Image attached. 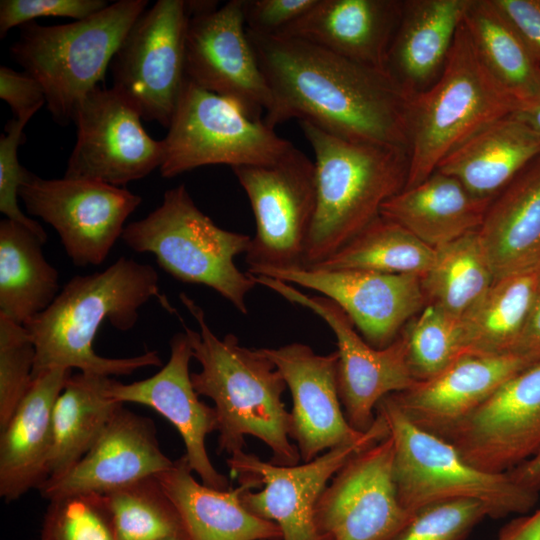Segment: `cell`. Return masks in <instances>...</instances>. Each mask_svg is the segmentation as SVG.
Returning a JSON list of instances; mask_svg holds the SVG:
<instances>
[{"instance_id": "1", "label": "cell", "mask_w": 540, "mask_h": 540, "mask_svg": "<svg viewBox=\"0 0 540 540\" xmlns=\"http://www.w3.org/2000/svg\"><path fill=\"white\" fill-rule=\"evenodd\" d=\"M247 34L272 94L268 126L297 119L346 140L407 151L411 96L385 70L303 40Z\"/></svg>"}, {"instance_id": "2", "label": "cell", "mask_w": 540, "mask_h": 540, "mask_svg": "<svg viewBox=\"0 0 540 540\" xmlns=\"http://www.w3.org/2000/svg\"><path fill=\"white\" fill-rule=\"evenodd\" d=\"M158 281L153 266L126 257L103 271L72 277L51 305L24 325L35 347L32 378L53 368L110 377L161 366L156 350L107 358L93 348L105 320L120 331L130 330L138 320V310L151 298H158L166 310L175 313L160 293Z\"/></svg>"}, {"instance_id": "3", "label": "cell", "mask_w": 540, "mask_h": 540, "mask_svg": "<svg viewBox=\"0 0 540 540\" xmlns=\"http://www.w3.org/2000/svg\"><path fill=\"white\" fill-rule=\"evenodd\" d=\"M179 298L199 326L196 331L183 323L193 358L201 366L191 373L193 387L214 402L217 452L230 456L244 450L245 436H253L271 449L273 464H299L298 448L290 440L291 415L282 401L287 385L274 363L262 348L242 346L232 333L217 337L203 309L185 293Z\"/></svg>"}, {"instance_id": "4", "label": "cell", "mask_w": 540, "mask_h": 540, "mask_svg": "<svg viewBox=\"0 0 540 540\" xmlns=\"http://www.w3.org/2000/svg\"><path fill=\"white\" fill-rule=\"evenodd\" d=\"M300 127L312 147L316 209L307 240L305 267L326 260L379 215L382 205L404 189L405 150L355 142L305 121Z\"/></svg>"}, {"instance_id": "5", "label": "cell", "mask_w": 540, "mask_h": 540, "mask_svg": "<svg viewBox=\"0 0 540 540\" xmlns=\"http://www.w3.org/2000/svg\"><path fill=\"white\" fill-rule=\"evenodd\" d=\"M518 110V102L480 59L462 22L438 79L410 97L404 188L426 180L452 150L481 128Z\"/></svg>"}, {"instance_id": "6", "label": "cell", "mask_w": 540, "mask_h": 540, "mask_svg": "<svg viewBox=\"0 0 540 540\" xmlns=\"http://www.w3.org/2000/svg\"><path fill=\"white\" fill-rule=\"evenodd\" d=\"M147 5V0H119L68 24L31 21L21 26L10 55L42 85L47 108L59 125L73 121L80 101L104 80L113 56Z\"/></svg>"}, {"instance_id": "7", "label": "cell", "mask_w": 540, "mask_h": 540, "mask_svg": "<svg viewBox=\"0 0 540 540\" xmlns=\"http://www.w3.org/2000/svg\"><path fill=\"white\" fill-rule=\"evenodd\" d=\"M394 444L393 476L402 506L414 514L427 506L461 499L483 503L489 517L534 509L539 493L517 483L508 472L483 471L448 440L413 424L390 395L376 406Z\"/></svg>"}, {"instance_id": "8", "label": "cell", "mask_w": 540, "mask_h": 540, "mask_svg": "<svg viewBox=\"0 0 540 540\" xmlns=\"http://www.w3.org/2000/svg\"><path fill=\"white\" fill-rule=\"evenodd\" d=\"M251 238L217 226L181 184L164 193L162 203L141 220L125 226L121 239L133 251L151 253L175 279L215 290L247 314V295L257 285L235 265Z\"/></svg>"}, {"instance_id": "9", "label": "cell", "mask_w": 540, "mask_h": 540, "mask_svg": "<svg viewBox=\"0 0 540 540\" xmlns=\"http://www.w3.org/2000/svg\"><path fill=\"white\" fill-rule=\"evenodd\" d=\"M162 143L164 178L207 165L269 164L293 146L237 103L187 79Z\"/></svg>"}, {"instance_id": "10", "label": "cell", "mask_w": 540, "mask_h": 540, "mask_svg": "<svg viewBox=\"0 0 540 540\" xmlns=\"http://www.w3.org/2000/svg\"><path fill=\"white\" fill-rule=\"evenodd\" d=\"M231 169L256 222L245 254L248 273L304 268L316 209L314 161L293 145L273 163Z\"/></svg>"}, {"instance_id": "11", "label": "cell", "mask_w": 540, "mask_h": 540, "mask_svg": "<svg viewBox=\"0 0 540 540\" xmlns=\"http://www.w3.org/2000/svg\"><path fill=\"white\" fill-rule=\"evenodd\" d=\"M187 1L158 0L132 25L112 58L113 85L146 121L169 127L186 79Z\"/></svg>"}, {"instance_id": "12", "label": "cell", "mask_w": 540, "mask_h": 540, "mask_svg": "<svg viewBox=\"0 0 540 540\" xmlns=\"http://www.w3.org/2000/svg\"><path fill=\"white\" fill-rule=\"evenodd\" d=\"M388 435L385 419L376 413L373 425L360 438L309 462L276 465L244 450L233 453L226 462L239 482L263 486L258 492L246 489L241 495L242 503L252 514L277 524L282 540H328L319 531L315 517L322 492L349 458Z\"/></svg>"}, {"instance_id": "13", "label": "cell", "mask_w": 540, "mask_h": 540, "mask_svg": "<svg viewBox=\"0 0 540 540\" xmlns=\"http://www.w3.org/2000/svg\"><path fill=\"white\" fill-rule=\"evenodd\" d=\"M185 76L197 86L232 100L263 120L273 99L249 40L244 0L187 1Z\"/></svg>"}, {"instance_id": "14", "label": "cell", "mask_w": 540, "mask_h": 540, "mask_svg": "<svg viewBox=\"0 0 540 540\" xmlns=\"http://www.w3.org/2000/svg\"><path fill=\"white\" fill-rule=\"evenodd\" d=\"M253 278L257 285L311 310L328 324L338 348L340 401L347 421L356 431L365 432L373 425L376 406L384 397L405 391L417 382L408 364L401 333L387 347L375 348L357 332L351 319L333 300L322 295L308 296L275 278L262 275Z\"/></svg>"}, {"instance_id": "15", "label": "cell", "mask_w": 540, "mask_h": 540, "mask_svg": "<svg viewBox=\"0 0 540 540\" xmlns=\"http://www.w3.org/2000/svg\"><path fill=\"white\" fill-rule=\"evenodd\" d=\"M19 198L29 214L56 230L77 266L103 263L142 202L139 195L105 182L43 179L33 173L21 185Z\"/></svg>"}, {"instance_id": "16", "label": "cell", "mask_w": 540, "mask_h": 540, "mask_svg": "<svg viewBox=\"0 0 540 540\" xmlns=\"http://www.w3.org/2000/svg\"><path fill=\"white\" fill-rule=\"evenodd\" d=\"M139 112L115 89L96 87L73 115L77 140L64 177L124 186L160 168L162 140L149 136Z\"/></svg>"}, {"instance_id": "17", "label": "cell", "mask_w": 540, "mask_h": 540, "mask_svg": "<svg viewBox=\"0 0 540 540\" xmlns=\"http://www.w3.org/2000/svg\"><path fill=\"white\" fill-rule=\"evenodd\" d=\"M393 460L388 435L337 471L315 512L317 527L328 540H393L405 528L414 514L399 501Z\"/></svg>"}, {"instance_id": "18", "label": "cell", "mask_w": 540, "mask_h": 540, "mask_svg": "<svg viewBox=\"0 0 540 540\" xmlns=\"http://www.w3.org/2000/svg\"><path fill=\"white\" fill-rule=\"evenodd\" d=\"M444 439L491 473L534 457L540 451V360L509 378Z\"/></svg>"}, {"instance_id": "19", "label": "cell", "mask_w": 540, "mask_h": 540, "mask_svg": "<svg viewBox=\"0 0 540 540\" xmlns=\"http://www.w3.org/2000/svg\"><path fill=\"white\" fill-rule=\"evenodd\" d=\"M256 275L311 289L333 300L365 341L378 349L390 345L426 305L421 277L413 274L299 268Z\"/></svg>"}, {"instance_id": "20", "label": "cell", "mask_w": 540, "mask_h": 540, "mask_svg": "<svg viewBox=\"0 0 540 540\" xmlns=\"http://www.w3.org/2000/svg\"><path fill=\"white\" fill-rule=\"evenodd\" d=\"M283 376L292 396L290 438L302 462L360 438L347 421L338 390V353L317 354L303 343L262 348Z\"/></svg>"}, {"instance_id": "21", "label": "cell", "mask_w": 540, "mask_h": 540, "mask_svg": "<svg viewBox=\"0 0 540 540\" xmlns=\"http://www.w3.org/2000/svg\"><path fill=\"white\" fill-rule=\"evenodd\" d=\"M192 349L186 333H176L170 340L168 362L153 376L129 384L112 378L108 395L120 403L146 405L165 417L179 432L185 457L202 483L218 490L229 489L228 478L213 466L206 449L207 436L217 431L214 407L201 400L195 391L190 361Z\"/></svg>"}, {"instance_id": "22", "label": "cell", "mask_w": 540, "mask_h": 540, "mask_svg": "<svg viewBox=\"0 0 540 540\" xmlns=\"http://www.w3.org/2000/svg\"><path fill=\"white\" fill-rule=\"evenodd\" d=\"M172 464L160 449L154 422L122 406L82 459L64 475L48 479L39 491L49 501L75 494H107Z\"/></svg>"}, {"instance_id": "23", "label": "cell", "mask_w": 540, "mask_h": 540, "mask_svg": "<svg viewBox=\"0 0 540 540\" xmlns=\"http://www.w3.org/2000/svg\"><path fill=\"white\" fill-rule=\"evenodd\" d=\"M534 362L516 353H463L436 376L390 396L413 424L446 438L509 378Z\"/></svg>"}, {"instance_id": "24", "label": "cell", "mask_w": 540, "mask_h": 540, "mask_svg": "<svg viewBox=\"0 0 540 540\" xmlns=\"http://www.w3.org/2000/svg\"><path fill=\"white\" fill-rule=\"evenodd\" d=\"M402 2L317 0L276 35L303 40L354 62L385 70Z\"/></svg>"}, {"instance_id": "25", "label": "cell", "mask_w": 540, "mask_h": 540, "mask_svg": "<svg viewBox=\"0 0 540 540\" xmlns=\"http://www.w3.org/2000/svg\"><path fill=\"white\" fill-rule=\"evenodd\" d=\"M72 370L53 368L32 378L28 392L0 435V496L19 499L48 480L52 411Z\"/></svg>"}, {"instance_id": "26", "label": "cell", "mask_w": 540, "mask_h": 540, "mask_svg": "<svg viewBox=\"0 0 540 540\" xmlns=\"http://www.w3.org/2000/svg\"><path fill=\"white\" fill-rule=\"evenodd\" d=\"M192 472L182 455L156 475L190 540H282L277 524L252 514L242 503L246 489L258 488L254 482L218 490L196 481Z\"/></svg>"}, {"instance_id": "27", "label": "cell", "mask_w": 540, "mask_h": 540, "mask_svg": "<svg viewBox=\"0 0 540 540\" xmlns=\"http://www.w3.org/2000/svg\"><path fill=\"white\" fill-rule=\"evenodd\" d=\"M477 234L495 281L540 269V155L492 199Z\"/></svg>"}, {"instance_id": "28", "label": "cell", "mask_w": 540, "mask_h": 540, "mask_svg": "<svg viewBox=\"0 0 540 540\" xmlns=\"http://www.w3.org/2000/svg\"><path fill=\"white\" fill-rule=\"evenodd\" d=\"M467 0H407L388 50L385 70L410 95L440 76Z\"/></svg>"}, {"instance_id": "29", "label": "cell", "mask_w": 540, "mask_h": 540, "mask_svg": "<svg viewBox=\"0 0 540 540\" xmlns=\"http://www.w3.org/2000/svg\"><path fill=\"white\" fill-rule=\"evenodd\" d=\"M539 155L540 134L516 111L481 128L436 171L456 178L475 197L492 200Z\"/></svg>"}, {"instance_id": "30", "label": "cell", "mask_w": 540, "mask_h": 540, "mask_svg": "<svg viewBox=\"0 0 540 540\" xmlns=\"http://www.w3.org/2000/svg\"><path fill=\"white\" fill-rule=\"evenodd\" d=\"M491 201L475 197L456 178L435 171L388 199L380 215L436 249L478 230Z\"/></svg>"}, {"instance_id": "31", "label": "cell", "mask_w": 540, "mask_h": 540, "mask_svg": "<svg viewBox=\"0 0 540 540\" xmlns=\"http://www.w3.org/2000/svg\"><path fill=\"white\" fill-rule=\"evenodd\" d=\"M111 380L84 372L68 378L52 411L48 479L58 478L76 465L123 406L107 393Z\"/></svg>"}, {"instance_id": "32", "label": "cell", "mask_w": 540, "mask_h": 540, "mask_svg": "<svg viewBox=\"0 0 540 540\" xmlns=\"http://www.w3.org/2000/svg\"><path fill=\"white\" fill-rule=\"evenodd\" d=\"M44 244L24 225L0 221V314L23 326L60 292L59 274L45 258Z\"/></svg>"}, {"instance_id": "33", "label": "cell", "mask_w": 540, "mask_h": 540, "mask_svg": "<svg viewBox=\"0 0 540 540\" xmlns=\"http://www.w3.org/2000/svg\"><path fill=\"white\" fill-rule=\"evenodd\" d=\"M463 25L484 65L519 109L534 102L540 96V65L495 0H467Z\"/></svg>"}, {"instance_id": "34", "label": "cell", "mask_w": 540, "mask_h": 540, "mask_svg": "<svg viewBox=\"0 0 540 540\" xmlns=\"http://www.w3.org/2000/svg\"><path fill=\"white\" fill-rule=\"evenodd\" d=\"M539 292L540 269L496 280L461 318L465 353H513Z\"/></svg>"}, {"instance_id": "35", "label": "cell", "mask_w": 540, "mask_h": 540, "mask_svg": "<svg viewBox=\"0 0 540 540\" xmlns=\"http://www.w3.org/2000/svg\"><path fill=\"white\" fill-rule=\"evenodd\" d=\"M421 282L426 304L461 319L495 282L477 230L436 248Z\"/></svg>"}, {"instance_id": "36", "label": "cell", "mask_w": 540, "mask_h": 540, "mask_svg": "<svg viewBox=\"0 0 540 540\" xmlns=\"http://www.w3.org/2000/svg\"><path fill=\"white\" fill-rule=\"evenodd\" d=\"M434 258V248L399 224L379 215L335 254L310 268L370 270L423 277Z\"/></svg>"}, {"instance_id": "37", "label": "cell", "mask_w": 540, "mask_h": 540, "mask_svg": "<svg viewBox=\"0 0 540 540\" xmlns=\"http://www.w3.org/2000/svg\"><path fill=\"white\" fill-rule=\"evenodd\" d=\"M103 495L119 540H161L185 532L156 475Z\"/></svg>"}, {"instance_id": "38", "label": "cell", "mask_w": 540, "mask_h": 540, "mask_svg": "<svg viewBox=\"0 0 540 540\" xmlns=\"http://www.w3.org/2000/svg\"><path fill=\"white\" fill-rule=\"evenodd\" d=\"M401 335L417 382L436 376L465 353L461 319L432 304H426Z\"/></svg>"}, {"instance_id": "39", "label": "cell", "mask_w": 540, "mask_h": 540, "mask_svg": "<svg viewBox=\"0 0 540 540\" xmlns=\"http://www.w3.org/2000/svg\"><path fill=\"white\" fill-rule=\"evenodd\" d=\"M40 540H119L105 495L85 493L51 500Z\"/></svg>"}, {"instance_id": "40", "label": "cell", "mask_w": 540, "mask_h": 540, "mask_svg": "<svg viewBox=\"0 0 540 540\" xmlns=\"http://www.w3.org/2000/svg\"><path fill=\"white\" fill-rule=\"evenodd\" d=\"M34 362L35 347L27 329L0 314V430L28 392Z\"/></svg>"}, {"instance_id": "41", "label": "cell", "mask_w": 540, "mask_h": 540, "mask_svg": "<svg viewBox=\"0 0 540 540\" xmlns=\"http://www.w3.org/2000/svg\"><path fill=\"white\" fill-rule=\"evenodd\" d=\"M487 516L488 508L475 500L433 504L415 512L393 540H464Z\"/></svg>"}, {"instance_id": "42", "label": "cell", "mask_w": 540, "mask_h": 540, "mask_svg": "<svg viewBox=\"0 0 540 540\" xmlns=\"http://www.w3.org/2000/svg\"><path fill=\"white\" fill-rule=\"evenodd\" d=\"M33 114L11 119L5 134L0 137V211L7 219L18 222L33 233L44 243L47 233L35 220L26 216L18 204L19 189L31 172L27 171L18 161V147L24 142L23 129Z\"/></svg>"}, {"instance_id": "43", "label": "cell", "mask_w": 540, "mask_h": 540, "mask_svg": "<svg viewBox=\"0 0 540 540\" xmlns=\"http://www.w3.org/2000/svg\"><path fill=\"white\" fill-rule=\"evenodd\" d=\"M104 0H1L0 37L38 17L85 19L107 6Z\"/></svg>"}, {"instance_id": "44", "label": "cell", "mask_w": 540, "mask_h": 540, "mask_svg": "<svg viewBox=\"0 0 540 540\" xmlns=\"http://www.w3.org/2000/svg\"><path fill=\"white\" fill-rule=\"evenodd\" d=\"M317 0H244L247 30L276 35L304 15Z\"/></svg>"}, {"instance_id": "45", "label": "cell", "mask_w": 540, "mask_h": 540, "mask_svg": "<svg viewBox=\"0 0 540 540\" xmlns=\"http://www.w3.org/2000/svg\"><path fill=\"white\" fill-rule=\"evenodd\" d=\"M0 97L8 103L15 118L35 114L45 103L42 85L26 72L0 67Z\"/></svg>"}, {"instance_id": "46", "label": "cell", "mask_w": 540, "mask_h": 540, "mask_svg": "<svg viewBox=\"0 0 540 540\" xmlns=\"http://www.w3.org/2000/svg\"><path fill=\"white\" fill-rule=\"evenodd\" d=\"M540 65V0H495Z\"/></svg>"}, {"instance_id": "47", "label": "cell", "mask_w": 540, "mask_h": 540, "mask_svg": "<svg viewBox=\"0 0 540 540\" xmlns=\"http://www.w3.org/2000/svg\"><path fill=\"white\" fill-rule=\"evenodd\" d=\"M513 353L525 356L533 361L540 360V292L513 349Z\"/></svg>"}, {"instance_id": "48", "label": "cell", "mask_w": 540, "mask_h": 540, "mask_svg": "<svg viewBox=\"0 0 540 540\" xmlns=\"http://www.w3.org/2000/svg\"><path fill=\"white\" fill-rule=\"evenodd\" d=\"M509 475L523 487L540 492V451L531 459L508 471Z\"/></svg>"}, {"instance_id": "49", "label": "cell", "mask_w": 540, "mask_h": 540, "mask_svg": "<svg viewBox=\"0 0 540 540\" xmlns=\"http://www.w3.org/2000/svg\"><path fill=\"white\" fill-rule=\"evenodd\" d=\"M516 540H540V506L533 513L526 515Z\"/></svg>"}, {"instance_id": "50", "label": "cell", "mask_w": 540, "mask_h": 540, "mask_svg": "<svg viewBox=\"0 0 540 540\" xmlns=\"http://www.w3.org/2000/svg\"><path fill=\"white\" fill-rule=\"evenodd\" d=\"M517 113L540 134V96Z\"/></svg>"}, {"instance_id": "51", "label": "cell", "mask_w": 540, "mask_h": 540, "mask_svg": "<svg viewBox=\"0 0 540 540\" xmlns=\"http://www.w3.org/2000/svg\"><path fill=\"white\" fill-rule=\"evenodd\" d=\"M525 517L526 515L520 516L505 525L496 540H516L525 521Z\"/></svg>"}, {"instance_id": "52", "label": "cell", "mask_w": 540, "mask_h": 540, "mask_svg": "<svg viewBox=\"0 0 540 540\" xmlns=\"http://www.w3.org/2000/svg\"><path fill=\"white\" fill-rule=\"evenodd\" d=\"M161 540H190V539L187 536L186 532H182L180 534H177V535H174V536H171V537H167V538H164V539H161Z\"/></svg>"}]
</instances>
